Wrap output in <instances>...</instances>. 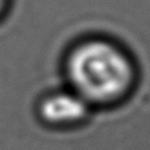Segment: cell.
<instances>
[{"instance_id":"1","label":"cell","mask_w":150,"mask_h":150,"mask_svg":"<svg viewBox=\"0 0 150 150\" xmlns=\"http://www.w3.org/2000/svg\"><path fill=\"white\" fill-rule=\"evenodd\" d=\"M70 90L90 107L123 100L136 80L130 56L104 39H90L74 47L66 61Z\"/></svg>"},{"instance_id":"2","label":"cell","mask_w":150,"mask_h":150,"mask_svg":"<svg viewBox=\"0 0 150 150\" xmlns=\"http://www.w3.org/2000/svg\"><path fill=\"white\" fill-rule=\"evenodd\" d=\"M89 108L86 101L69 89L46 96L40 104V116L50 125L68 127L84 121Z\"/></svg>"},{"instance_id":"3","label":"cell","mask_w":150,"mask_h":150,"mask_svg":"<svg viewBox=\"0 0 150 150\" xmlns=\"http://www.w3.org/2000/svg\"><path fill=\"white\" fill-rule=\"evenodd\" d=\"M7 5H8V0H0V18L5 13V11L7 8Z\"/></svg>"}]
</instances>
